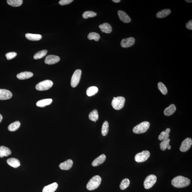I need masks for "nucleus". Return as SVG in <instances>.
<instances>
[{
    "label": "nucleus",
    "instance_id": "1",
    "mask_svg": "<svg viewBox=\"0 0 192 192\" xmlns=\"http://www.w3.org/2000/svg\"><path fill=\"white\" fill-rule=\"evenodd\" d=\"M171 182L174 187L180 188L189 186L191 183V180L186 177L178 176L173 178Z\"/></svg>",
    "mask_w": 192,
    "mask_h": 192
},
{
    "label": "nucleus",
    "instance_id": "2",
    "mask_svg": "<svg viewBox=\"0 0 192 192\" xmlns=\"http://www.w3.org/2000/svg\"><path fill=\"white\" fill-rule=\"evenodd\" d=\"M101 182V177L99 175H95L92 177L87 184V189L90 191H93L99 187Z\"/></svg>",
    "mask_w": 192,
    "mask_h": 192
},
{
    "label": "nucleus",
    "instance_id": "3",
    "mask_svg": "<svg viewBox=\"0 0 192 192\" xmlns=\"http://www.w3.org/2000/svg\"><path fill=\"white\" fill-rule=\"evenodd\" d=\"M150 126V123L148 121H144L140 123L133 129V132L136 134L144 133L148 130Z\"/></svg>",
    "mask_w": 192,
    "mask_h": 192
},
{
    "label": "nucleus",
    "instance_id": "4",
    "mask_svg": "<svg viewBox=\"0 0 192 192\" xmlns=\"http://www.w3.org/2000/svg\"><path fill=\"white\" fill-rule=\"evenodd\" d=\"M125 101V99L123 97H114L112 101V106L115 110H120L124 106Z\"/></svg>",
    "mask_w": 192,
    "mask_h": 192
},
{
    "label": "nucleus",
    "instance_id": "5",
    "mask_svg": "<svg viewBox=\"0 0 192 192\" xmlns=\"http://www.w3.org/2000/svg\"><path fill=\"white\" fill-rule=\"evenodd\" d=\"M53 85V83L51 80H47L39 83L36 86V89L38 91H44L49 90Z\"/></svg>",
    "mask_w": 192,
    "mask_h": 192
},
{
    "label": "nucleus",
    "instance_id": "6",
    "mask_svg": "<svg viewBox=\"0 0 192 192\" xmlns=\"http://www.w3.org/2000/svg\"><path fill=\"white\" fill-rule=\"evenodd\" d=\"M157 178L156 175L151 174L148 175L145 179L144 182V186L145 189H148L152 188L157 182Z\"/></svg>",
    "mask_w": 192,
    "mask_h": 192
},
{
    "label": "nucleus",
    "instance_id": "7",
    "mask_svg": "<svg viewBox=\"0 0 192 192\" xmlns=\"http://www.w3.org/2000/svg\"><path fill=\"white\" fill-rule=\"evenodd\" d=\"M150 156V153L148 151H144L138 153L135 156L134 159L138 163L143 162L147 160Z\"/></svg>",
    "mask_w": 192,
    "mask_h": 192
},
{
    "label": "nucleus",
    "instance_id": "8",
    "mask_svg": "<svg viewBox=\"0 0 192 192\" xmlns=\"http://www.w3.org/2000/svg\"><path fill=\"white\" fill-rule=\"evenodd\" d=\"M81 75L82 71L80 69H77L74 72L71 80V84L72 87L75 88L78 85L80 82Z\"/></svg>",
    "mask_w": 192,
    "mask_h": 192
},
{
    "label": "nucleus",
    "instance_id": "9",
    "mask_svg": "<svg viewBox=\"0 0 192 192\" xmlns=\"http://www.w3.org/2000/svg\"><path fill=\"white\" fill-rule=\"evenodd\" d=\"M192 145V140L191 138H187L182 142L180 150L181 152H186L191 148Z\"/></svg>",
    "mask_w": 192,
    "mask_h": 192
},
{
    "label": "nucleus",
    "instance_id": "10",
    "mask_svg": "<svg viewBox=\"0 0 192 192\" xmlns=\"http://www.w3.org/2000/svg\"><path fill=\"white\" fill-rule=\"evenodd\" d=\"M135 41V40L133 37L123 39L121 40V47L123 48L130 47L134 45Z\"/></svg>",
    "mask_w": 192,
    "mask_h": 192
},
{
    "label": "nucleus",
    "instance_id": "11",
    "mask_svg": "<svg viewBox=\"0 0 192 192\" xmlns=\"http://www.w3.org/2000/svg\"><path fill=\"white\" fill-rule=\"evenodd\" d=\"M60 60V57L55 55H50L46 57L45 62L46 64L51 65L57 63Z\"/></svg>",
    "mask_w": 192,
    "mask_h": 192
},
{
    "label": "nucleus",
    "instance_id": "12",
    "mask_svg": "<svg viewBox=\"0 0 192 192\" xmlns=\"http://www.w3.org/2000/svg\"><path fill=\"white\" fill-rule=\"evenodd\" d=\"M12 93L9 90L0 89V100H6L11 98Z\"/></svg>",
    "mask_w": 192,
    "mask_h": 192
},
{
    "label": "nucleus",
    "instance_id": "13",
    "mask_svg": "<svg viewBox=\"0 0 192 192\" xmlns=\"http://www.w3.org/2000/svg\"><path fill=\"white\" fill-rule=\"evenodd\" d=\"M117 13L120 20L123 23H128L131 21V19L126 13L122 10L118 11Z\"/></svg>",
    "mask_w": 192,
    "mask_h": 192
},
{
    "label": "nucleus",
    "instance_id": "14",
    "mask_svg": "<svg viewBox=\"0 0 192 192\" xmlns=\"http://www.w3.org/2000/svg\"><path fill=\"white\" fill-rule=\"evenodd\" d=\"M73 165V162L71 160H68L61 163L59 167L63 170H68L71 168Z\"/></svg>",
    "mask_w": 192,
    "mask_h": 192
},
{
    "label": "nucleus",
    "instance_id": "15",
    "mask_svg": "<svg viewBox=\"0 0 192 192\" xmlns=\"http://www.w3.org/2000/svg\"><path fill=\"white\" fill-rule=\"evenodd\" d=\"M106 157L104 154H101L94 160L92 162V165L93 167H97L103 164L106 160Z\"/></svg>",
    "mask_w": 192,
    "mask_h": 192
},
{
    "label": "nucleus",
    "instance_id": "16",
    "mask_svg": "<svg viewBox=\"0 0 192 192\" xmlns=\"http://www.w3.org/2000/svg\"><path fill=\"white\" fill-rule=\"evenodd\" d=\"M58 185L56 182L45 186L42 190V192H54L56 191L58 188Z\"/></svg>",
    "mask_w": 192,
    "mask_h": 192
},
{
    "label": "nucleus",
    "instance_id": "17",
    "mask_svg": "<svg viewBox=\"0 0 192 192\" xmlns=\"http://www.w3.org/2000/svg\"><path fill=\"white\" fill-rule=\"evenodd\" d=\"M99 27L102 32L106 34H110L112 31V27L108 23H104L100 25Z\"/></svg>",
    "mask_w": 192,
    "mask_h": 192
},
{
    "label": "nucleus",
    "instance_id": "18",
    "mask_svg": "<svg viewBox=\"0 0 192 192\" xmlns=\"http://www.w3.org/2000/svg\"><path fill=\"white\" fill-rule=\"evenodd\" d=\"M176 110V106L174 104H172L170 105L164 110V113L166 116H170L173 115Z\"/></svg>",
    "mask_w": 192,
    "mask_h": 192
},
{
    "label": "nucleus",
    "instance_id": "19",
    "mask_svg": "<svg viewBox=\"0 0 192 192\" xmlns=\"http://www.w3.org/2000/svg\"><path fill=\"white\" fill-rule=\"evenodd\" d=\"M33 76V74L31 72H24L18 74L17 75V78L20 80H24L30 78Z\"/></svg>",
    "mask_w": 192,
    "mask_h": 192
},
{
    "label": "nucleus",
    "instance_id": "20",
    "mask_svg": "<svg viewBox=\"0 0 192 192\" xmlns=\"http://www.w3.org/2000/svg\"><path fill=\"white\" fill-rule=\"evenodd\" d=\"M11 151L8 147L1 146L0 147V157H7L11 154Z\"/></svg>",
    "mask_w": 192,
    "mask_h": 192
},
{
    "label": "nucleus",
    "instance_id": "21",
    "mask_svg": "<svg viewBox=\"0 0 192 192\" xmlns=\"http://www.w3.org/2000/svg\"><path fill=\"white\" fill-rule=\"evenodd\" d=\"M7 163L13 168H17L20 165L19 160L15 158H10L7 160Z\"/></svg>",
    "mask_w": 192,
    "mask_h": 192
},
{
    "label": "nucleus",
    "instance_id": "22",
    "mask_svg": "<svg viewBox=\"0 0 192 192\" xmlns=\"http://www.w3.org/2000/svg\"><path fill=\"white\" fill-rule=\"evenodd\" d=\"M52 102L51 99H46L41 100L37 102L36 106L39 107H44L50 105Z\"/></svg>",
    "mask_w": 192,
    "mask_h": 192
},
{
    "label": "nucleus",
    "instance_id": "23",
    "mask_svg": "<svg viewBox=\"0 0 192 192\" xmlns=\"http://www.w3.org/2000/svg\"><path fill=\"white\" fill-rule=\"evenodd\" d=\"M25 37L27 39L32 41H39L42 38V36L41 35L30 34V33L26 34Z\"/></svg>",
    "mask_w": 192,
    "mask_h": 192
},
{
    "label": "nucleus",
    "instance_id": "24",
    "mask_svg": "<svg viewBox=\"0 0 192 192\" xmlns=\"http://www.w3.org/2000/svg\"><path fill=\"white\" fill-rule=\"evenodd\" d=\"M171 11L169 9H165L160 11L156 14V17L158 18H163L167 17L171 13Z\"/></svg>",
    "mask_w": 192,
    "mask_h": 192
},
{
    "label": "nucleus",
    "instance_id": "25",
    "mask_svg": "<svg viewBox=\"0 0 192 192\" xmlns=\"http://www.w3.org/2000/svg\"><path fill=\"white\" fill-rule=\"evenodd\" d=\"M171 129L167 128L165 131L162 132L158 136V140L160 141H163L164 140L169 138V133L170 132Z\"/></svg>",
    "mask_w": 192,
    "mask_h": 192
},
{
    "label": "nucleus",
    "instance_id": "26",
    "mask_svg": "<svg viewBox=\"0 0 192 192\" xmlns=\"http://www.w3.org/2000/svg\"><path fill=\"white\" fill-rule=\"evenodd\" d=\"M98 91V89L97 87L92 86L89 87L86 90V93L89 97H91L96 95Z\"/></svg>",
    "mask_w": 192,
    "mask_h": 192
},
{
    "label": "nucleus",
    "instance_id": "27",
    "mask_svg": "<svg viewBox=\"0 0 192 192\" xmlns=\"http://www.w3.org/2000/svg\"><path fill=\"white\" fill-rule=\"evenodd\" d=\"M89 118L90 120L93 121H96L98 119L99 114L97 110H94L90 112L89 115Z\"/></svg>",
    "mask_w": 192,
    "mask_h": 192
},
{
    "label": "nucleus",
    "instance_id": "28",
    "mask_svg": "<svg viewBox=\"0 0 192 192\" xmlns=\"http://www.w3.org/2000/svg\"><path fill=\"white\" fill-rule=\"evenodd\" d=\"M20 126V123L19 121L11 123L8 127V130L11 132L15 131Z\"/></svg>",
    "mask_w": 192,
    "mask_h": 192
},
{
    "label": "nucleus",
    "instance_id": "29",
    "mask_svg": "<svg viewBox=\"0 0 192 192\" xmlns=\"http://www.w3.org/2000/svg\"><path fill=\"white\" fill-rule=\"evenodd\" d=\"M7 3L9 5L13 7H18L21 5L23 3L22 0H8Z\"/></svg>",
    "mask_w": 192,
    "mask_h": 192
},
{
    "label": "nucleus",
    "instance_id": "30",
    "mask_svg": "<svg viewBox=\"0 0 192 192\" xmlns=\"http://www.w3.org/2000/svg\"><path fill=\"white\" fill-rule=\"evenodd\" d=\"M171 140L169 138L162 141L161 143L160 144V149L163 151H165L167 148L168 146L169 145L170 142Z\"/></svg>",
    "mask_w": 192,
    "mask_h": 192
},
{
    "label": "nucleus",
    "instance_id": "31",
    "mask_svg": "<svg viewBox=\"0 0 192 192\" xmlns=\"http://www.w3.org/2000/svg\"><path fill=\"white\" fill-rule=\"evenodd\" d=\"M47 50H43L37 52L35 54L34 58L35 60H38L44 58L47 54Z\"/></svg>",
    "mask_w": 192,
    "mask_h": 192
},
{
    "label": "nucleus",
    "instance_id": "32",
    "mask_svg": "<svg viewBox=\"0 0 192 192\" xmlns=\"http://www.w3.org/2000/svg\"><path fill=\"white\" fill-rule=\"evenodd\" d=\"M109 125L108 121H105L103 123L102 129H101V134L103 136H106L109 131Z\"/></svg>",
    "mask_w": 192,
    "mask_h": 192
},
{
    "label": "nucleus",
    "instance_id": "33",
    "mask_svg": "<svg viewBox=\"0 0 192 192\" xmlns=\"http://www.w3.org/2000/svg\"><path fill=\"white\" fill-rule=\"evenodd\" d=\"M88 38L90 40H94L95 41H98L100 38V37L97 33L92 32L88 34Z\"/></svg>",
    "mask_w": 192,
    "mask_h": 192
},
{
    "label": "nucleus",
    "instance_id": "34",
    "mask_svg": "<svg viewBox=\"0 0 192 192\" xmlns=\"http://www.w3.org/2000/svg\"><path fill=\"white\" fill-rule=\"evenodd\" d=\"M97 15V13L93 11H86L83 14V17L85 19H87L89 18L95 17Z\"/></svg>",
    "mask_w": 192,
    "mask_h": 192
},
{
    "label": "nucleus",
    "instance_id": "35",
    "mask_svg": "<svg viewBox=\"0 0 192 192\" xmlns=\"http://www.w3.org/2000/svg\"><path fill=\"white\" fill-rule=\"evenodd\" d=\"M130 184V180L128 179H123L120 185V188L122 190H124L128 188Z\"/></svg>",
    "mask_w": 192,
    "mask_h": 192
},
{
    "label": "nucleus",
    "instance_id": "36",
    "mask_svg": "<svg viewBox=\"0 0 192 192\" xmlns=\"http://www.w3.org/2000/svg\"><path fill=\"white\" fill-rule=\"evenodd\" d=\"M158 87L159 90L163 95H166L167 93V89L163 83L161 82H159L158 84Z\"/></svg>",
    "mask_w": 192,
    "mask_h": 192
},
{
    "label": "nucleus",
    "instance_id": "37",
    "mask_svg": "<svg viewBox=\"0 0 192 192\" xmlns=\"http://www.w3.org/2000/svg\"><path fill=\"white\" fill-rule=\"evenodd\" d=\"M16 56H17V53L15 52H9L5 55V56L8 60H12L16 58Z\"/></svg>",
    "mask_w": 192,
    "mask_h": 192
},
{
    "label": "nucleus",
    "instance_id": "38",
    "mask_svg": "<svg viewBox=\"0 0 192 192\" xmlns=\"http://www.w3.org/2000/svg\"><path fill=\"white\" fill-rule=\"evenodd\" d=\"M73 0H61L59 1V3L61 5H64L69 4Z\"/></svg>",
    "mask_w": 192,
    "mask_h": 192
},
{
    "label": "nucleus",
    "instance_id": "39",
    "mask_svg": "<svg viewBox=\"0 0 192 192\" xmlns=\"http://www.w3.org/2000/svg\"><path fill=\"white\" fill-rule=\"evenodd\" d=\"M186 28L190 30H192V20H190V21L186 24Z\"/></svg>",
    "mask_w": 192,
    "mask_h": 192
},
{
    "label": "nucleus",
    "instance_id": "40",
    "mask_svg": "<svg viewBox=\"0 0 192 192\" xmlns=\"http://www.w3.org/2000/svg\"><path fill=\"white\" fill-rule=\"evenodd\" d=\"M112 1L115 3H119L121 1L120 0H112Z\"/></svg>",
    "mask_w": 192,
    "mask_h": 192
},
{
    "label": "nucleus",
    "instance_id": "41",
    "mask_svg": "<svg viewBox=\"0 0 192 192\" xmlns=\"http://www.w3.org/2000/svg\"><path fill=\"white\" fill-rule=\"evenodd\" d=\"M3 119V116H2L1 114H0V123H1L2 120Z\"/></svg>",
    "mask_w": 192,
    "mask_h": 192
},
{
    "label": "nucleus",
    "instance_id": "42",
    "mask_svg": "<svg viewBox=\"0 0 192 192\" xmlns=\"http://www.w3.org/2000/svg\"><path fill=\"white\" fill-rule=\"evenodd\" d=\"M185 1L186 2L189 3H192V1H191V0H185Z\"/></svg>",
    "mask_w": 192,
    "mask_h": 192
},
{
    "label": "nucleus",
    "instance_id": "43",
    "mask_svg": "<svg viewBox=\"0 0 192 192\" xmlns=\"http://www.w3.org/2000/svg\"><path fill=\"white\" fill-rule=\"evenodd\" d=\"M171 146L170 145H169L168 146V147L167 148V149H169V150H170V149H171Z\"/></svg>",
    "mask_w": 192,
    "mask_h": 192
}]
</instances>
